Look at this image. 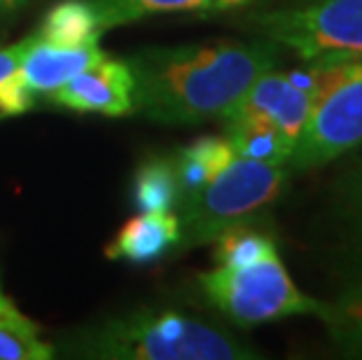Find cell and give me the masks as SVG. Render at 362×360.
Here are the masks:
<instances>
[{
	"label": "cell",
	"mask_w": 362,
	"mask_h": 360,
	"mask_svg": "<svg viewBox=\"0 0 362 360\" xmlns=\"http://www.w3.org/2000/svg\"><path fill=\"white\" fill-rule=\"evenodd\" d=\"M279 61L281 47L267 37L143 50L127 61L134 75V112L161 124L220 120Z\"/></svg>",
	"instance_id": "6da1fadb"
},
{
	"label": "cell",
	"mask_w": 362,
	"mask_h": 360,
	"mask_svg": "<svg viewBox=\"0 0 362 360\" xmlns=\"http://www.w3.org/2000/svg\"><path fill=\"white\" fill-rule=\"evenodd\" d=\"M54 356L91 360H255L234 332L180 309L145 306L59 337Z\"/></svg>",
	"instance_id": "7a4b0ae2"
},
{
	"label": "cell",
	"mask_w": 362,
	"mask_h": 360,
	"mask_svg": "<svg viewBox=\"0 0 362 360\" xmlns=\"http://www.w3.org/2000/svg\"><path fill=\"white\" fill-rule=\"evenodd\" d=\"M288 164H267L236 157L232 164L175 204L182 248L211 243L225 229L250 222L274 204L288 185Z\"/></svg>",
	"instance_id": "3957f363"
},
{
	"label": "cell",
	"mask_w": 362,
	"mask_h": 360,
	"mask_svg": "<svg viewBox=\"0 0 362 360\" xmlns=\"http://www.w3.org/2000/svg\"><path fill=\"white\" fill-rule=\"evenodd\" d=\"M204 297L222 316L250 327L290 316H325L327 302L302 293L281 262L279 250L241 265H215L199 277Z\"/></svg>",
	"instance_id": "277c9868"
},
{
	"label": "cell",
	"mask_w": 362,
	"mask_h": 360,
	"mask_svg": "<svg viewBox=\"0 0 362 360\" xmlns=\"http://www.w3.org/2000/svg\"><path fill=\"white\" fill-rule=\"evenodd\" d=\"M315 64L311 115L290 157L295 171L325 166L362 145V57H320Z\"/></svg>",
	"instance_id": "5b68a950"
},
{
	"label": "cell",
	"mask_w": 362,
	"mask_h": 360,
	"mask_svg": "<svg viewBox=\"0 0 362 360\" xmlns=\"http://www.w3.org/2000/svg\"><path fill=\"white\" fill-rule=\"evenodd\" d=\"M252 28L304 61L362 57V0H290L255 14Z\"/></svg>",
	"instance_id": "8992f818"
},
{
	"label": "cell",
	"mask_w": 362,
	"mask_h": 360,
	"mask_svg": "<svg viewBox=\"0 0 362 360\" xmlns=\"http://www.w3.org/2000/svg\"><path fill=\"white\" fill-rule=\"evenodd\" d=\"M315 75H318L315 59L309 61L306 68H297V71L285 73L276 68L267 71L227 112L250 115V117L267 122L297 145L311 115Z\"/></svg>",
	"instance_id": "52a82bcc"
},
{
	"label": "cell",
	"mask_w": 362,
	"mask_h": 360,
	"mask_svg": "<svg viewBox=\"0 0 362 360\" xmlns=\"http://www.w3.org/2000/svg\"><path fill=\"white\" fill-rule=\"evenodd\" d=\"M49 98L75 112L119 117L134 112V75L127 61L103 57L54 89Z\"/></svg>",
	"instance_id": "ba28073f"
},
{
	"label": "cell",
	"mask_w": 362,
	"mask_h": 360,
	"mask_svg": "<svg viewBox=\"0 0 362 360\" xmlns=\"http://www.w3.org/2000/svg\"><path fill=\"white\" fill-rule=\"evenodd\" d=\"M180 243V222L175 211H141L124 222L107 243L105 255L129 262H155Z\"/></svg>",
	"instance_id": "9c48e42d"
},
{
	"label": "cell",
	"mask_w": 362,
	"mask_h": 360,
	"mask_svg": "<svg viewBox=\"0 0 362 360\" xmlns=\"http://www.w3.org/2000/svg\"><path fill=\"white\" fill-rule=\"evenodd\" d=\"M220 120L225 124V136L232 143L236 157L290 166L295 143L288 136H283L276 127L267 124V122L257 117H250V115L238 112H227Z\"/></svg>",
	"instance_id": "30bf717a"
},
{
	"label": "cell",
	"mask_w": 362,
	"mask_h": 360,
	"mask_svg": "<svg viewBox=\"0 0 362 360\" xmlns=\"http://www.w3.org/2000/svg\"><path fill=\"white\" fill-rule=\"evenodd\" d=\"M94 7L101 30L117 28L131 21L171 12H227L248 5L250 0H87Z\"/></svg>",
	"instance_id": "8fae6325"
},
{
	"label": "cell",
	"mask_w": 362,
	"mask_h": 360,
	"mask_svg": "<svg viewBox=\"0 0 362 360\" xmlns=\"http://www.w3.org/2000/svg\"><path fill=\"white\" fill-rule=\"evenodd\" d=\"M236 159V152L227 136H204L189 143L173 159L175 178H178L180 194L194 192L208 180H213L222 168H227Z\"/></svg>",
	"instance_id": "7c38bea8"
},
{
	"label": "cell",
	"mask_w": 362,
	"mask_h": 360,
	"mask_svg": "<svg viewBox=\"0 0 362 360\" xmlns=\"http://www.w3.org/2000/svg\"><path fill=\"white\" fill-rule=\"evenodd\" d=\"M98 17L87 0H64L52 7L35 35L45 42L61 45V47H82V45L98 42L101 35Z\"/></svg>",
	"instance_id": "4fadbf2b"
},
{
	"label": "cell",
	"mask_w": 362,
	"mask_h": 360,
	"mask_svg": "<svg viewBox=\"0 0 362 360\" xmlns=\"http://www.w3.org/2000/svg\"><path fill=\"white\" fill-rule=\"evenodd\" d=\"M322 323L344 354L362 358V265L334 300L327 302Z\"/></svg>",
	"instance_id": "5bb4252c"
},
{
	"label": "cell",
	"mask_w": 362,
	"mask_h": 360,
	"mask_svg": "<svg viewBox=\"0 0 362 360\" xmlns=\"http://www.w3.org/2000/svg\"><path fill=\"white\" fill-rule=\"evenodd\" d=\"M49 358H54V347L40 339L37 325L10 302V297L0 300V360Z\"/></svg>",
	"instance_id": "9a60e30c"
},
{
	"label": "cell",
	"mask_w": 362,
	"mask_h": 360,
	"mask_svg": "<svg viewBox=\"0 0 362 360\" xmlns=\"http://www.w3.org/2000/svg\"><path fill=\"white\" fill-rule=\"evenodd\" d=\"M178 178L173 159H152L136 173L134 199L141 211H175L178 204Z\"/></svg>",
	"instance_id": "2e32d148"
},
{
	"label": "cell",
	"mask_w": 362,
	"mask_h": 360,
	"mask_svg": "<svg viewBox=\"0 0 362 360\" xmlns=\"http://www.w3.org/2000/svg\"><path fill=\"white\" fill-rule=\"evenodd\" d=\"M337 213L362 265V162L346 171L337 187Z\"/></svg>",
	"instance_id": "e0dca14e"
},
{
	"label": "cell",
	"mask_w": 362,
	"mask_h": 360,
	"mask_svg": "<svg viewBox=\"0 0 362 360\" xmlns=\"http://www.w3.org/2000/svg\"><path fill=\"white\" fill-rule=\"evenodd\" d=\"M28 40H30V35L24 37V40L17 42V45H10V47H0V84L10 78V75L14 73V68L19 66V61L28 47Z\"/></svg>",
	"instance_id": "ac0fdd59"
},
{
	"label": "cell",
	"mask_w": 362,
	"mask_h": 360,
	"mask_svg": "<svg viewBox=\"0 0 362 360\" xmlns=\"http://www.w3.org/2000/svg\"><path fill=\"white\" fill-rule=\"evenodd\" d=\"M28 0H0V12H7V10H14V7H21L26 5Z\"/></svg>",
	"instance_id": "d6986e66"
},
{
	"label": "cell",
	"mask_w": 362,
	"mask_h": 360,
	"mask_svg": "<svg viewBox=\"0 0 362 360\" xmlns=\"http://www.w3.org/2000/svg\"><path fill=\"white\" fill-rule=\"evenodd\" d=\"M0 300H5V295H3V288H0Z\"/></svg>",
	"instance_id": "ffe728a7"
}]
</instances>
